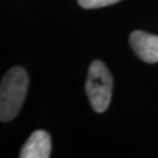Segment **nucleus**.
Here are the masks:
<instances>
[{"instance_id": "f257e3e1", "label": "nucleus", "mask_w": 158, "mask_h": 158, "mask_svg": "<svg viewBox=\"0 0 158 158\" xmlns=\"http://www.w3.org/2000/svg\"><path fill=\"white\" fill-rule=\"evenodd\" d=\"M28 89V76L23 67H13L5 74L0 87V119L8 122L23 107Z\"/></svg>"}, {"instance_id": "f03ea898", "label": "nucleus", "mask_w": 158, "mask_h": 158, "mask_svg": "<svg viewBox=\"0 0 158 158\" xmlns=\"http://www.w3.org/2000/svg\"><path fill=\"white\" fill-rule=\"evenodd\" d=\"M85 91L96 113L107 110L113 94V76L106 64L98 60L93 61L89 67Z\"/></svg>"}, {"instance_id": "7ed1b4c3", "label": "nucleus", "mask_w": 158, "mask_h": 158, "mask_svg": "<svg viewBox=\"0 0 158 158\" xmlns=\"http://www.w3.org/2000/svg\"><path fill=\"white\" fill-rule=\"evenodd\" d=\"M130 46L142 61L148 63L158 62V35L143 31H135L130 34Z\"/></svg>"}, {"instance_id": "20e7f679", "label": "nucleus", "mask_w": 158, "mask_h": 158, "mask_svg": "<svg viewBox=\"0 0 158 158\" xmlns=\"http://www.w3.org/2000/svg\"><path fill=\"white\" fill-rule=\"evenodd\" d=\"M51 136L44 130L34 131L23 144L20 157L21 158H48L51 156Z\"/></svg>"}, {"instance_id": "39448f33", "label": "nucleus", "mask_w": 158, "mask_h": 158, "mask_svg": "<svg viewBox=\"0 0 158 158\" xmlns=\"http://www.w3.org/2000/svg\"><path fill=\"white\" fill-rule=\"evenodd\" d=\"M79 5L83 8H100L104 6H109L116 4L121 0H77Z\"/></svg>"}]
</instances>
